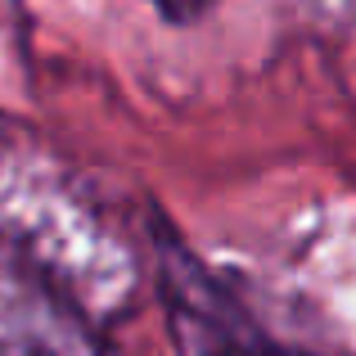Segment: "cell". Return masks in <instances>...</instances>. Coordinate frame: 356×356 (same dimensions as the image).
<instances>
[{"instance_id":"6da1fadb","label":"cell","mask_w":356,"mask_h":356,"mask_svg":"<svg viewBox=\"0 0 356 356\" xmlns=\"http://www.w3.org/2000/svg\"><path fill=\"white\" fill-rule=\"evenodd\" d=\"M158 5H167V9H190L194 0H158Z\"/></svg>"}]
</instances>
